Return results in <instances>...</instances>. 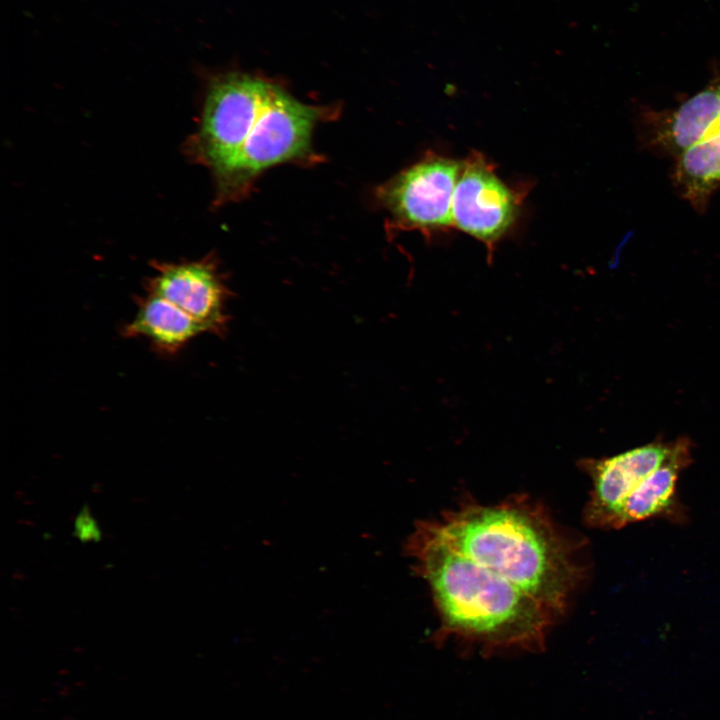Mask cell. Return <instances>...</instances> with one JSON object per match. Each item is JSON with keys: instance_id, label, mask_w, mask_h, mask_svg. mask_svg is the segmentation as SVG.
Segmentation results:
<instances>
[{"instance_id": "7", "label": "cell", "mask_w": 720, "mask_h": 720, "mask_svg": "<svg viewBox=\"0 0 720 720\" xmlns=\"http://www.w3.org/2000/svg\"><path fill=\"white\" fill-rule=\"evenodd\" d=\"M154 274L144 284L145 292L171 302L199 323L208 333L223 335L228 316L230 291L213 256L195 261L151 263Z\"/></svg>"}, {"instance_id": "8", "label": "cell", "mask_w": 720, "mask_h": 720, "mask_svg": "<svg viewBox=\"0 0 720 720\" xmlns=\"http://www.w3.org/2000/svg\"><path fill=\"white\" fill-rule=\"evenodd\" d=\"M720 129V68L699 92L672 110L646 108L637 135L649 152L676 160L688 148Z\"/></svg>"}, {"instance_id": "11", "label": "cell", "mask_w": 720, "mask_h": 720, "mask_svg": "<svg viewBox=\"0 0 720 720\" xmlns=\"http://www.w3.org/2000/svg\"><path fill=\"white\" fill-rule=\"evenodd\" d=\"M671 179L678 195L698 213L706 212L720 188V129L674 160Z\"/></svg>"}, {"instance_id": "1", "label": "cell", "mask_w": 720, "mask_h": 720, "mask_svg": "<svg viewBox=\"0 0 720 720\" xmlns=\"http://www.w3.org/2000/svg\"><path fill=\"white\" fill-rule=\"evenodd\" d=\"M335 111L305 104L279 85L228 71L206 78L199 125L184 150L208 168L216 203L239 200L268 168L313 160L312 136Z\"/></svg>"}, {"instance_id": "10", "label": "cell", "mask_w": 720, "mask_h": 720, "mask_svg": "<svg viewBox=\"0 0 720 720\" xmlns=\"http://www.w3.org/2000/svg\"><path fill=\"white\" fill-rule=\"evenodd\" d=\"M136 312L121 334L126 338H145L163 356H174L195 337L208 333L189 314L153 293L135 297Z\"/></svg>"}, {"instance_id": "3", "label": "cell", "mask_w": 720, "mask_h": 720, "mask_svg": "<svg viewBox=\"0 0 720 720\" xmlns=\"http://www.w3.org/2000/svg\"><path fill=\"white\" fill-rule=\"evenodd\" d=\"M448 545L534 596L558 617L586 576L577 545L526 495L497 504L464 501L427 520Z\"/></svg>"}, {"instance_id": "12", "label": "cell", "mask_w": 720, "mask_h": 720, "mask_svg": "<svg viewBox=\"0 0 720 720\" xmlns=\"http://www.w3.org/2000/svg\"><path fill=\"white\" fill-rule=\"evenodd\" d=\"M74 527V535L82 542L99 541L101 538L97 522L86 506L81 509L76 517Z\"/></svg>"}, {"instance_id": "9", "label": "cell", "mask_w": 720, "mask_h": 720, "mask_svg": "<svg viewBox=\"0 0 720 720\" xmlns=\"http://www.w3.org/2000/svg\"><path fill=\"white\" fill-rule=\"evenodd\" d=\"M691 461V441L687 437L675 440L669 457L647 475L625 500L618 529L652 518H665L677 523L686 521L687 513L679 500L677 483Z\"/></svg>"}, {"instance_id": "2", "label": "cell", "mask_w": 720, "mask_h": 720, "mask_svg": "<svg viewBox=\"0 0 720 720\" xmlns=\"http://www.w3.org/2000/svg\"><path fill=\"white\" fill-rule=\"evenodd\" d=\"M404 552L430 588L439 617L433 640H453L484 655L540 652L559 618L510 581L458 552L417 521Z\"/></svg>"}, {"instance_id": "6", "label": "cell", "mask_w": 720, "mask_h": 720, "mask_svg": "<svg viewBox=\"0 0 720 720\" xmlns=\"http://www.w3.org/2000/svg\"><path fill=\"white\" fill-rule=\"evenodd\" d=\"M675 441L657 440L602 458H585L578 466L589 476L592 489L583 519L587 526L618 529L623 504L637 485L671 454Z\"/></svg>"}, {"instance_id": "4", "label": "cell", "mask_w": 720, "mask_h": 720, "mask_svg": "<svg viewBox=\"0 0 720 720\" xmlns=\"http://www.w3.org/2000/svg\"><path fill=\"white\" fill-rule=\"evenodd\" d=\"M460 167L461 162L429 152L382 185L377 195L391 226L425 235L448 231Z\"/></svg>"}, {"instance_id": "5", "label": "cell", "mask_w": 720, "mask_h": 720, "mask_svg": "<svg viewBox=\"0 0 720 720\" xmlns=\"http://www.w3.org/2000/svg\"><path fill=\"white\" fill-rule=\"evenodd\" d=\"M520 191L507 186L479 152L461 162L452 201L453 227L481 241L492 258L496 244L519 216Z\"/></svg>"}]
</instances>
